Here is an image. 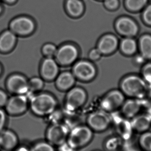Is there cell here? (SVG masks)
<instances>
[{
	"instance_id": "obj_1",
	"label": "cell",
	"mask_w": 151,
	"mask_h": 151,
	"mask_svg": "<svg viewBox=\"0 0 151 151\" xmlns=\"http://www.w3.org/2000/svg\"><path fill=\"white\" fill-rule=\"evenodd\" d=\"M147 86L141 75L130 74L121 80L119 89L129 98L142 99L145 96Z\"/></svg>"
},
{
	"instance_id": "obj_2",
	"label": "cell",
	"mask_w": 151,
	"mask_h": 151,
	"mask_svg": "<svg viewBox=\"0 0 151 151\" xmlns=\"http://www.w3.org/2000/svg\"><path fill=\"white\" fill-rule=\"evenodd\" d=\"M57 102L55 97L47 93L35 95L30 100L32 112L39 117H47L55 111Z\"/></svg>"
},
{
	"instance_id": "obj_3",
	"label": "cell",
	"mask_w": 151,
	"mask_h": 151,
	"mask_svg": "<svg viewBox=\"0 0 151 151\" xmlns=\"http://www.w3.org/2000/svg\"><path fill=\"white\" fill-rule=\"evenodd\" d=\"M94 133L86 124H81L70 130L66 142L77 151L90 143L93 140Z\"/></svg>"
},
{
	"instance_id": "obj_4",
	"label": "cell",
	"mask_w": 151,
	"mask_h": 151,
	"mask_svg": "<svg viewBox=\"0 0 151 151\" xmlns=\"http://www.w3.org/2000/svg\"><path fill=\"white\" fill-rule=\"evenodd\" d=\"M70 131L64 123L50 124L45 132L46 141L57 148L66 142Z\"/></svg>"
},
{
	"instance_id": "obj_5",
	"label": "cell",
	"mask_w": 151,
	"mask_h": 151,
	"mask_svg": "<svg viewBox=\"0 0 151 151\" xmlns=\"http://www.w3.org/2000/svg\"><path fill=\"white\" fill-rule=\"evenodd\" d=\"M111 123L112 119L108 113L101 110L89 114L86 124L93 132L102 133L107 130Z\"/></svg>"
},
{
	"instance_id": "obj_6",
	"label": "cell",
	"mask_w": 151,
	"mask_h": 151,
	"mask_svg": "<svg viewBox=\"0 0 151 151\" xmlns=\"http://www.w3.org/2000/svg\"><path fill=\"white\" fill-rule=\"evenodd\" d=\"M126 97L120 89L110 91L101 100L100 106L102 110L109 113L120 109L126 100Z\"/></svg>"
},
{
	"instance_id": "obj_7",
	"label": "cell",
	"mask_w": 151,
	"mask_h": 151,
	"mask_svg": "<svg viewBox=\"0 0 151 151\" xmlns=\"http://www.w3.org/2000/svg\"><path fill=\"white\" fill-rule=\"evenodd\" d=\"M9 27L10 30L15 34L27 36L34 32L36 24L32 18L21 16L13 19L10 24Z\"/></svg>"
},
{
	"instance_id": "obj_8",
	"label": "cell",
	"mask_w": 151,
	"mask_h": 151,
	"mask_svg": "<svg viewBox=\"0 0 151 151\" xmlns=\"http://www.w3.org/2000/svg\"><path fill=\"white\" fill-rule=\"evenodd\" d=\"M79 50L73 44H65L58 48L55 59L58 65L68 66L76 63L79 56Z\"/></svg>"
},
{
	"instance_id": "obj_9",
	"label": "cell",
	"mask_w": 151,
	"mask_h": 151,
	"mask_svg": "<svg viewBox=\"0 0 151 151\" xmlns=\"http://www.w3.org/2000/svg\"><path fill=\"white\" fill-rule=\"evenodd\" d=\"M96 69L90 61L80 60L76 62L72 69V73L76 78L84 82L89 81L96 75Z\"/></svg>"
},
{
	"instance_id": "obj_10",
	"label": "cell",
	"mask_w": 151,
	"mask_h": 151,
	"mask_svg": "<svg viewBox=\"0 0 151 151\" xmlns=\"http://www.w3.org/2000/svg\"><path fill=\"white\" fill-rule=\"evenodd\" d=\"M114 27L117 32L123 37L135 38L139 32L137 23L127 17L118 18L114 23Z\"/></svg>"
},
{
	"instance_id": "obj_11",
	"label": "cell",
	"mask_w": 151,
	"mask_h": 151,
	"mask_svg": "<svg viewBox=\"0 0 151 151\" xmlns=\"http://www.w3.org/2000/svg\"><path fill=\"white\" fill-rule=\"evenodd\" d=\"M86 91L80 87H73L68 91L65 98V106L70 111H74L83 105L87 100Z\"/></svg>"
},
{
	"instance_id": "obj_12",
	"label": "cell",
	"mask_w": 151,
	"mask_h": 151,
	"mask_svg": "<svg viewBox=\"0 0 151 151\" xmlns=\"http://www.w3.org/2000/svg\"><path fill=\"white\" fill-rule=\"evenodd\" d=\"M5 106L6 112L10 115H21L27 110L28 100L24 95H17L8 99Z\"/></svg>"
},
{
	"instance_id": "obj_13",
	"label": "cell",
	"mask_w": 151,
	"mask_h": 151,
	"mask_svg": "<svg viewBox=\"0 0 151 151\" xmlns=\"http://www.w3.org/2000/svg\"><path fill=\"white\" fill-rule=\"evenodd\" d=\"M119 41L117 36L112 34H106L100 38L97 48L102 55H108L113 54L119 47Z\"/></svg>"
},
{
	"instance_id": "obj_14",
	"label": "cell",
	"mask_w": 151,
	"mask_h": 151,
	"mask_svg": "<svg viewBox=\"0 0 151 151\" xmlns=\"http://www.w3.org/2000/svg\"><path fill=\"white\" fill-rule=\"evenodd\" d=\"M59 73V65L53 58H46L41 65L40 74L45 81L55 80Z\"/></svg>"
},
{
	"instance_id": "obj_15",
	"label": "cell",
	"mask_w": 151,
	"mask_h": 151,
	"mask_svg": "<svg viewBox=\"0 0 151 151\" xmlns=\"http://www.w3.org/2000/svg\"><path fill=\"white\" fill-rule=\"evenodd\" d=\"M7 86L10 91L17 95H25L29 91L28 81L19 74L11 76L7 81Z\"/></svg>"
},
{
	"instance_id": "obj_16",
	"label": "cell",
	"mask_w": 151,
	"mask_h": 151,
	"mask_svg": "<svg viewBox=\"0 0 151 151\" xmlns=\"http://www.w3.org/2000/svg\"><path fill=\"white\" fill-rule=\"evenodd\" d=\"M19 144L18 136L13 130L5 128L0 132V149L12 151Z\"/></svg>"
},
{
	"instance_id": "obj_17",
	"label": "cell",
	"mask_w": 151,
	"mask_h": 151,
	"mask_svg": "<svg viewBox=\"0 0 151 151\" xmlns=\"http://www.w3.org/2000/svg\"><path fill=\"white\" fill-rule=\"evenodd\" d=\"M64 8L66 14L75 19L81 17L86 10L85 4L83 0H65Z\"/></svg>"
},
{
	"instance_id": "obj_18",
	"label": "cell",
	"mask_w": 151,
	"mask_h": 151,
	"mask_svg": "<svg viewBox=\"0 0 151 151\" xmlns=\"http://www.w3.org/2000/svg\"><path fill=\"white\" fill-rule=\"evenodd\" d=\"M142 109V99L134 98L126 99L120 108L122 116L128 119H132L139 114Z\"/></svg>"
},
{
	"instance_id": "obj_19",
	"label": "cell",
	"mask_w": 151,
	"mask_h": 151,
	"mask_svg": "<svg viewBox=\"0 0 151 151\" xmlns=\"http://www.w3.org/2000/svg\"><path fill=\"white\" fill-rule=\"evenodd\" d=\"M75 76L72 72L64 71L59 73L55 79V84L58 89L63 91H69L75 83Z\"/></svg>"
},
{
	"instance_id": "obj_20",
	"label": "cell",
	"mask_w": 151,
	"mask_h": 151,
	"mask_svg": "<svg viewBox=\"0 0 151 151\" xmlns=\"http://www.w3.org/2000/svg\"><path fill=\"white\" fill-rule=\"evenodd\" d=\"M119 48L123 55L127 56H133L138 51L137 41L133 37H123L119 41Z\"/></svg>"
},
{
	"instance_id": "obj_21",
	"label": "cell",
	"mask_w": 151,
	"mask_h": 151,
	"mask_svg": "<svg viewBox=\"0 0 151 151\" xmlns=\"http://www.w3.org/2000/svg\"><path fill=\"white\" fill-rule=\"evenodd\" d=\"M132 129L137 132H146L150 127L151 116L148 114H138L132 118L131 122Z\"/></svg>"
},
{
	"instance_id": "obj_22",
	"label": "cell",
	"mask_w": 151,
	"mask_h": 151,
	"mask_svg": "<svg viewBox=\"0 0 151 151\" xmlns=\"http://www.w3.org/2000/svg\"><path fill=\"white\" fill-rule=\"evenodd\" d=\"M137 44L139 54L146 61H151V35L145 34L141 35Z\"/></svg>"
},
{
	"instance_id": "obj_23",
	"label": "cell",
	"mask_w": 151,
	"mask_h": 151,
	"mask_svg": "<svg viewBox=\"0 0 151 151\" xmlns=\"http://www.w3.org/2000/svg\"><path fill=\"white\" fill-rule=\"evenodd\" d=\"M16 35L10 30L3 33L0 36V50L8 52L11 50L16 44Z\"/></svg>"
},
{
	"instance_id": "obj_24",
	"label": "cell",
	"mask_w": 151,
	"mask_h": 151,
	"mask_svg": "<svg viewBox=\"0 0 151 151\" xmlns=\"http://www.w3.org/2000/svg\"><path fill=\"white\" fill-rule=\"evenodd\" d=\"M122 144V138L119 136L110 137L105 140L103 148L105 151H117L120 148Z\"/></svg>"
},
{
	"instance_id": "obj_25",
	"label": "cell",
	"mask_w": 151,
	"mask_h": 151,
	"mask_svg": "<svg viewBox=\"0 0 151 151\" xmlns=\"http://www.w3.org/2000/svg\"><path fill=\"white\" fill-rule=\"evenodd\" d=\"M116 122V129L120 137H127L130 134L132 129L131 123L124 119L119 120Z\"/></svg>"
},
{
	"instance_id": "obj_26",
	"label": "cell",
	"mask_w": 151,
	"mask_h": 151,
	"mask_svg": "<svg viewBox=\"0 0 151 151\" xmlns=\"http://www.w3.org/2000/svg\"><path fill=\"white\" fill-rule=\"evenodd\" d=\"M148 0H126L125 5L127 9L132 12L142 9L148 2Z\"/></svg>"
},
{
	"instance_id": "obj_27",
	"label": "cell",
	"mask_w": 151,
	"mask_h": 151,
	"mask_svg": "<svg viewBox=\"0 0 151 151\" xmlns=\"http://www.w3.org/2000/svg\"><path fill=\"white\" fill-rule=\"evenodd\" d=\"M30 148L31 151H57L56 147L46 140L36 142Z\"/></svg>"
},
{
	"instance_id": "obj_28",
	"label": "cell",
	"mask_w": 151,
	"mask_h": 151,
	"mask_svg": "<svg viewBox=\"0 0 151 151\" xmlns=\"http://www.w3.org/2000/svg\"><path fill=\"white\" fill-rule=\"evenodd\" d=\"M42 78L34 77L28 81L29 91L37 92L41 90L44 86V82Z\"/></svg>"
},
{
	"instance_id": "obj_29",
	"label": "cell",
	"mask_w": 151,
	"mask_h": 151,
	"mask_svg": "<svg viewBox=\"0 0 151 151\" xmlns=\"http://www.w3.org/2000/svg\"><path fill=\"white\" fill-rule=\"evenodd\" d=\"M141 76L148 84H151V62H146L142 66Z\"/></svg>"
},
{
	"instance_id": "obj_30",
	"label": "cell",
	"mask_w": 151,
	"mask_h": 151,
	"mask_svg": "<svg viewBox=\"0 0 151 151\" xmlns=\"http://www.w3.org/2000/svg\"><path fill=\"white\" fill-rule=\"evenodd\" d=\"M139 143L144 150L151 151V133L144 132L140 137Z\"/></svg>"
},
{
	"instance_id": "obj_31",
	"label": "cell",
	"mask_w": 151,
	"mask_h": 151,
	"mask_svg": "<svg viewBox=\"0 0 151 151\" xmlns=\"http://www.w3.org/2000/svg\"><path fill=\"white\" fill-rule=\"evenodd\" d=\"M58 48L55 44L47 43L43 45L42 48V52L46 58L55 57Z\"/></svg>"
},
{
	"instance_id": "obj_32",
	"label": "cell",
	"mask_w": 151,
	"mask_h": 151,
	"mask_svg": "<svg viewBox=\"0 0 151 151\" xmlns=\"http://www.w3.org/2000/svg\"><path fill=\"white\" fill-rule=\"evenodd\" d=\"M104 7L109 11H114L119 8L120 5L119 0H104L102 1Z\"/></svg>"
},
{
	"instance_id": "obj_33",
	"label": "cell",
	"mask_w": 151,
	"mask_h": 151,
	"mask_svg": "<svg viewBox=\"0 0 151 151\" xmlns=\"http://www.w3.org/2000/svg\"><path fill=\"white\" fill-rule=\"evenodd\" d=\"M142 18L146 25L151 26V3L148 5L144 10Z\"/></svg>"
},
{
	"instance_id": "obj_34",
	"label": "cell",
	"mask_w": 151,
	"mask_h": 151,
	"mask_svg": "<svg viewBox=\"0 0 151 151\" xmlns=\"http://www.w3.org/2000/svg\"><path fill=\"white\" fill-rule=\"evenodd\" d=\"M102 54L97 48L92 49L89 52L88 58L92 61H96L101 57Z\"/></svg>"
},
{
	"instance_id": "obj_35",
	"label": "cell",
	"mask_w": 151,
	"mask_h": 151,
	"mask_svg": "<svg viewBox=\"0 0 151 151\" xmlns=\"http://www.w3.org/2000/svg\"><path fill=\"white\" fill-rule=\"evenodd\" d=\"M7 117L5 112L0 109V132L6 128Z\"/></svg>"
},
{
	"instance_id": "obj_36",
	"label": "cell",
	"mask_w": 151,
	"mask_h": 151,
	"mask_svg": "<svg viewBox=\"0 0 151 151\" xmlns=\"http://www.w3.org/2000/svg\"><path fill=\"white\" fill-rule=\"evenodd\" d=\"M57 148V151H77L72 148L68 143L67 142H65L64 143L61 145Z\"/></svg>"
},
{
	"instance_id": "obj_37",
	"label": "cell",
	"mask_w": 151,
	"mask_h": 151,
	"mask_svg": "<svg viewBox=\"0 0 151 151\" xmlns=\"http://www.w3.org/2000/svg\"><path fill=\"white\" fill-rule=\"evenodd\" d=\"M8 100L6 93L0 90V107L5 106Z\"/></svg>"
},
{
	"instance_id": "obj_38",
	"label": "cell",
	"mask_w": 151,
	"mask_h": 151,
	"mask_svg": "<svg viewBox=\"0 0 151 151\" xmlns=\"http://www.w3.org/2000/svg\"><path fill=\"white\" fill-rule=\"evenodd\" d=\"M134 62H135L138 65H143L146 62H147L140 54L138 55L136 54L135 55Z\"/></svg>"
},
{
	"instance_id": "obj_39",
	"label": "cell",
	"mask_w": 151,
	"mask_h": 151,
	"mask_svg": "<svg viewBox=\"0 0 151 151\" xmlns=\"http://www.w3.org/2000/svg\"><path fill=\"white\" fill-rule=\"evenodd\" d=\"M144 99L151 104V84H148Z\"/></svg>"
},
{
	"instance_id": "obj_40",
	"label": "cell",
	"mask_w": 151,
	"mask_h": 151,
	"mask_svg": "<svg viewBox=\"0 0 151 151\" xmlns=\"http://www.w3.org/2000/svg\"><path fill=\"white\" fill-rule=\"evenodd\" d=\"M12 151H31V148L25 145L19 144Z\"/></svg>"
},
{
	"instance_id": "obj_41",
	"label": "cell",
	"mask_w": 151,
	"mask_h": 151,
	"mask_svg": "<svg viewBox=\"0 0 151 151\" xmlns=\"http://www.w3.org/2000/svg\"><path fill=\"white\" fill-rule=\"evenodd\" d=\"M1 1L8 4H12L15 3L17 0H1Z\"/></svg>"
},
{
	"instance_id": "obj_42",
	"label": "cell",
	"mask_w": 151,
	"mask_h": 151,
	"mask_svg": "<svg viewBox=\"0 0 151 151\" xmlns=\"http://www.w3.org/2000/svg\"><path fill=\"white\" fill-rule=\"evenodd\" d=\"M125 151H139L137 149L134 148V147H129L127 148Z\"/></svg>"
},
{
	"instance_id": "obj_43",
	"label": "cell",
	"mask_w": 151,
	"mask_h": 151,
	"mask_svg": "<svg viewBox=\"0 0 151 151\" xmlns=\"http://www.w3.org/2000/svg\"><path fill=\"white\" fill-rule=\"evenodd\" d=\"M92 151H104L101 150H93Z\"/></svg>"
},
{
	"instance_id": "obj_44",
	"label": "cell",
	"mask_w": 151,
	"mask_h": 151,
	"mask_svg": "<svg viewBox=\"0 0 151 151\" xmlns=\"http://www.w3.org/2000/svg\"><path fill=\"white\" fill-rule=\"evenodd\" d=\"M2 11V8L1 7V4H0V13H1V12Z\"/></svg>"
},
{
	"instance_id": "obj_45",
	"label": "cell",
	"mask_w": 151,
	"mask_h": 151,
	"mask_svg": "<svg viewBox=\"0 0 151 151\" xmlns=\"http://www.w3.org/2000/svg\"><path fill=\"white\" fill-rule=\"evenodd\" d=\"M95 1H98L102 2L103 1H104V0H95Z\"/></svg>"
},
{
	"instance_id": "obj_46",
	"label": "cell",
	"mask_w": 151,
	"mask_h": 151,
	"mask_svg": "<svg viewBox=\"0 0 151 151\" xmlns=\"http://www.w3.org/2000/svg\"><path fill=\"white\" fill-rule=\"evenodd\" d=\"M1 66H0V74H1Z\"/></svg>"
},
{
	"instance_id": "obj_47",
	"label": "cell",
	"mask_w": 151,
	"mask_h": 151,
	"mask_svg": "<svg viewBox=\"0 0 151 151\" xmlns=\"http://www.w3.org/2000/svg\"><path fill=\"white\" fill-rule=\"evenodd\" d=\"M150 1L151 2V0H150Z\"/></svg>"
}]
</instances>
